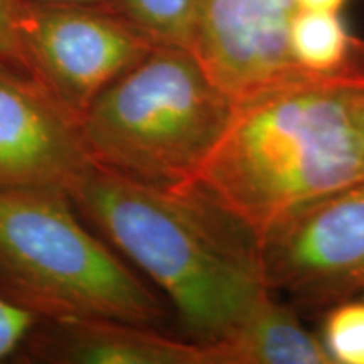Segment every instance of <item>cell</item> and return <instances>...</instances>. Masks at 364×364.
<instances>
[{"label": "cell", "mask_w": 364, "mask_h": 364, "mask_svg": "<svg viewBox=\"0 0 364 364\" xmlns=\"http://www.w3.org/2000/svg\"><path fill=\"white\" fill-rule=\"evenodd\" d=\"M273 294L331 307L364 292V181L300 209L255 243Z\"/></svg>", "instance_id": "6"}, {"label": "cell", "mask_w": 364, "mask_h": 364, "mask_svg": "<svg viewBox=\"0 0 364 364\" xmlns=\"http://www.w3.org/2000/svg\"><path fill=\"white\" fill-rule=\"evenodd\" d=\"M68 196L81 220L162 289L193 341L230 338L275 295L255 241L189 186L161 188L93 166Z\"/></svg>", "instance_id": "1"}, {"label": "cell", "mask_w": 364, "mask_h": 364, "mask_svg": "<svg viewBox=\"0 0 364 364\" xmlns=\"http://www.w3.org/2000/svg\"><path fill=\"white\" fill-rule=\"evenodd\" d=\"M289 51L309 80L364 90V41L348 29L341 12L297 9Z\"/></svg>", "instance_id": "11"}, {"label": "cell", "mask_w": 364, "mask_h": 364, "mask_svg": "<svg viewBox=\"0 0 364 364\" xmlns=\"http://www.w3.org/2000/svg\"><path fill=\"white\" fill-rule=\"evenodd\" d=\"M364 90L300 81L233 100L188 184L255 243L300 209L364 181Z\"/></svg>", "instance_id": "2"}, {"label": "cell", "mask_w": 364, "mask_h": 364, "mask_svg": "<svg viewBox=\"0 0 364 364\" xmlns=\"http://www.w3.org/2000/svg\"><path fill=\"white\" fill-rule=\"evenodd\" d=\"M14 358L27 364H215L209 344L115 318H39Z\"/></svg>", "instance_id": "9"}, {"label": "cell", "mask_w": 364, "mask_h": 364, "mask_svg": "<svg viewBox=\"0 0 364 364\" xmlns=\"http://www.w3.org/2000/svg\"><path fill=\"white\" fill-rule=\"evenodd\" d=\"M21 33L31 76L80 122L113 81L156 48L108 7L26 0Z\"/></svg>", "instance_id": "5"}, {"label": "cell", "mask_w": 364, "mask_h": 364, "mask_svg": "<svg viewBox=\"0 0 364 364\" xmlns=\"http://www.w3.org/2000/svg\"><path fill=\"white\" fill-rule=\"evenodd\" d=\"M231 108L193 53L156 46L95 100L80 127L93 166L177 188L206 161Z\"/></svg>", "instance_id": "4"}, {"label": "cell", "mask_w": 364, "mask_h": 364, "mask_svg": "<svg viewBox=\"0 0 364 364\" xmlns=\"http://www.w3.org/2000/svg\"><path fill=\"white\" fill-rule=\"evenodd\" d=\"M24 9L26 0H0V63L31 76L21 33Z\"/></svg>", "instance_id": "14"}, {"label": "cell", "mask_w": 364, "mask_h": 364, "mask_svg": "<svg viewBox=\"0 0 364 364\" xmlns=\"http://www.w3.org/2000/svg\"><path fill=\"white\" fill-rule=\"evenodd\" d=\"M321 341L332 364H364V292L327 307Z\"/></svg>", "instance_id": "13"}, {"label": "cell", "mask_w": 364, "mask_h": 364, "mask_svg": "<svg viewBox=\"0 0 364 364\" xmlns=\"http://www.w3.org/2000/svg\"><path fill=\"white\" fill-rule=\"evenodd\" d=\"M31 2L51 4V6H90V7H107L110 0H31Z\"/></svg>", "instance_id": "17"}, {"label": "cell", "mask_w": 364, "mask_h": 364, "mask_svg": "<svg viewBox=\"0 0 364 364\" xmlns=\"http://www.w3.org/2000/svg\"><path fill=\"white\" fill-rule=\"evenodd\" d=\"M107 7L156 46L194 54L199 0H110Z\"/></svg>", "instance_id": "12"}, {"label": "cell", "mask_w": 364, "mask_h": 364, "mask_svg": "<svg viewBox=\"0 0 364 364\" xmlns=\"http://www.w3.org/2000/svg\"><path fill=\"white\" fill-rule=\"evenodd\" d=\"M361 132H363V142H364V102H363V110H361Z\"/></svg>", "instance_id": "18"}, {"label": "cell", "mask_w": 364, "mask_h": 364, "mask_svg": "<svg viewBox=\"0 0 364 364\" xmlns=\"http://www.w3.org/2000/svg\"><path fill=\"white\" fill-rule=\"evenodd\" d=\"M209 346L215 364H332L321 336L312 334L295 309L279 302L275 295L230 338Z\"/></svg>", "instance_id": "10"}, {"label": "cell", "mask_w": 364, "mask_h": 364, "mask_svg": "<svg viewBox=\"0 0 364 364\" xmlns=\"http://www.w3.org/2000/svg\"><path fill=\"white\" fill-rule=\"evenodd\" d=\"M295 0H199L194 56L233 100L299 81L289 27Z\"/></svg>", "instance_id": "8"}, {"label": "cell", "mask_w": 364, "mask_h": 364, "mask_svg": "<svg viewBox=\"0 0 364 364\" xmlns=\"http://www.w3.org/2000/svg\"><path fill=\"white\" fill-rule=\"evenodd\" d=\"M91 167L78 118L33 76L0 63V189L68 194Z\"/></svg>", "instance_id": "7"}, {"label": "cell", "mask_w": 364, "mask_h": 364, "mask_svg": "<svg viewBox=\"0 0 364 364\" xmlns=\"http://www.w3.org/2000/svg\"><path fill=\"white\" fill-rule=\"evenodd\" d=\"M295 2H297V9L341 12L349 0H295Z\"/></svg>", "instance_id": "16"}, {"label": "cell", "mask_w": 364, "mask_h": 364, "mask_svg": "<svg viewBox=\"0 0 364 364\" xmlns=\"http://www.w3.org/2000/svg\"><path fill=\"white\" fill-rule=\"evenodd\" d=\"M39 318L0 295V363L14 358Z\"/></svg>", "instance_id": "15"}, {"label": "cell", "mask_w": 364, "mask_h": 364, "mask_svg": "<svg viewBox=\"0 0 364 364\" xmlns=\"http://www.w3.org/2000/svg\"><path fill=\"white\" fill-rule=\"evenodd\" d=\"M0 295L38 318L156 326L161 299L61 191L0 189Z\"/></svg>", "instance_id": "3"}]
</instances>
